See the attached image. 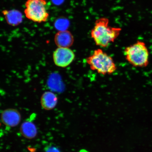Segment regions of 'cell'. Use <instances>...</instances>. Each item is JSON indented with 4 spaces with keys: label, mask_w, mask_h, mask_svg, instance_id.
Instances as JSON below:
<instances>
[{
    "label": "cell",
    "mask_w": 152,
    "mask_h": 152,
    "mask_svg": "<svg viewBox=\"0 0 152 152\" xmlns=\"http://www.w3.org/2000/svg\"><path fill=\"white\" fill-rule=\"evenodd\" d=\"M2 13L7 23L9 25L18 26L23 21V17L22 13L17 10H4L2 11Z\"/></svg>",
    "instance_id": "cell-8"
},
{
    "label": "cell",
    "mask_w": 152,
    "mask_h": 152,
    "mask_svg": "<svg viewBox=\"0 0 152 152\" xmlns=\"http://www.w3.org/2000/svg\"><path fill=\"white\" fill-rule=\"evenodd\" d=\"M109 19L102 18L96 21L91 32V37L97 46L106 47L119 37L121 28L110 26Z\"/></svg>",
    "instance_id": "cell-1"
},
{
    "label": "cell",
    "mask_w": 152,
    "mask_h": 152,
    "mask_svg": "<svg viewBox=\"0 0 152 152\" xmlns=\"http://www.w3.org/2000/svg\"><path fill=\"white\" fill-rule=\"evenodd\" d=\"M1 118L2 122L6 126L13 128L19 124L21 120V116L18 110L10 108L2 112Z\"/></svg>",
    "instance_id": "cell-6"
},
{
    "label": "cell",
    "mask_w": 152,
    "mask_h": 152,
    "mask_svg": "<svg viewBox=\"0 0 152 152\" xmlns=\"http://www.w3.org/2000/svg\"><path fill=\"white\" fill-rule=\"evenodd\" d=\"M124 55L127 61L135 67H146L149 65L150 53L143 42L137 41L125 48Z\"/></svg>",
    "instance_id": "cell-3"
},
{
    "label": "cell",
    "mask_w": 152,
    "mask_h": 152,
    "mask_svg": "<svg viewBox=\"0 0 152 152\" xmlns=\"http://www.w3.org/2000/svg\"><path fill=\"white\" fill-rule=\"evenodd\" d=\"M86 61L91 69L102 75H111L117 69L113 59L101 49L95 50Z\"/></svg>",
    "instance_id": "cell-2"
},
{
    "label": "cell",
    "mask_w": 152,
    "mask_h": 152,
    "mask_svg": "<svg viewBox=\"0 0 152 152\" xmlns=\"http://www.w3.org/2000/svg\"><path fill=\"white\" fill-rule=\"evenodd\" d=\"M54 26L59 31L67 30L69 26V21L65 18H59L55 22Z\"/></svg>",
    "instance_id": "cell-11"
},
{
    "label": "cell",
    "mask_w": 152,
    "mask_h": 152,
    "mask_svg": "<svg viewBox=\"0 0 152 152\" xmlns=\"http://www.w3.org/2000/svg\"><path fill=\"white\" fill-rule=\"evenodd\" d=\"M58 102V97L54 93L50 91L45 92L41 97V105L45 110H50L54 109Z\"/></svg>",
    "instance_id": "cell-9"
},
{
    "label": "cell",
    "mask_w": 152,
    "mask_h": 152,
    "mask_svg": "<svg viewBox=\"0 0 152 152\" xmlns=\"http://www.w3.org/2000/svg\"><path fill=\"white\" fill-rule=\"evenodd\" d=\"M75 58V53L69 48L58 47L53 54L55 64L60 67H67L73 62Z\"/></svg>",
    "instance_id": "cell-5"
},
{
    "label": "cell",
    "mask_w": 152,
    "mask_h": 152,
    "mask_svg": "<svg viewBox=\"0 0 152 152\" xmlns=\"http://www.w3.org/2000/svg\"><path fill=\"white\" fill-rule=\"evenodd\" d=\"M80 152H87V151H84V150H83V151H82Z\"/></svg>",
    "instance_id": "cell-13"
},
{
    "label": "cell",
    "mask_w": 152,
    "mask_h": 152,
    "mask_svg": "<svg viewBox=\"0 0 152 152\" xmlns=\"http://www.w3.org/2000/svg\"><path fill=\"white\" fill-rule=\"evenodd\" d=\"M47 4V0H27L24 10L26 18L38 23L46 22L49 16L45 7Z\"/></svg>",
    "instance_id": "cell-4"
},
{
    "label": "cell",
    "mask_w": 152,
    "mask_h": 152,
    "mask_svg": "<svg viewBox=\"0 0 152 152\" xmlns=\"http://www.w3.org/2000/svg\"><path fill=\"white\" fill-rule=\"evenodd\" d=\"M44 151L45 152H61L58 147L51 145H48L45 147Z\"/></svg>",
    "instance_id": "cell-12"
},
{
    "label": "cell",
    "mask_w": 152,
    "mask_h": 152,
    "mask_svg": "<svg viewBox=\"0 0 152 152\" xmlns=\"http://www.w3.org/2000/svg\"><path fill=\"white\" fill-rule=\"evenodd\" d=\"M21 134L24 137L32 139L37 136V130L36 125L31 121H26L22 123L20 128Z\"/></svg>",
    "instance_id": "cell-10"
},
{
    "label": "cell",
    "mask_w": 152,
    "mask_h": 152,
    "mask_svg": "<svg viewBox=\"0 0 152 152\" xmlns=\"http://www.w3.org/2000/svg\"><path fill=\"white\" fill-rule=\"evenodd\" d=\"M54 40L58 47L69 48L73 45L74 37L68 30L58 31L55 36Z\"/></svg>",
    "instance_id": "cell-7"
}]
</instances>
